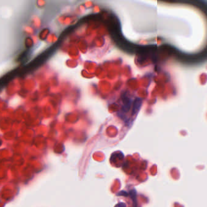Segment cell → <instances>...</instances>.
Wrapping results in <instances>:
<instances>
[{"label": "cell", "instance_id": "1", "mask_svg": "<svg viewBox=\"0 0 207 207\" xmlns=\"http://www.w3.org/2000/svg\"><path fill=\"white\" fill-rule=\"evenodd\" d=\"M69 33V31L66 29L63 34H62L61 38L59 40H58L57 42L54 44L52 45V46L49 47L48 49L44 52L41 55L38 56L37 58L34 60L32 62L30 63V64L26 65L24 67H22V69H16L12 71L10 73L6 74L4 76H3L1 79V87L3 88L4 86L9 82L11 81L16 76H24L26 74L31 73L34 71H35L36 69L38 68L42 65H43L45 61L47 60L48 58L51 57L52 54L54 53L56 50L57 49L58 47L60 46L61 41L65 38V36Z\"/></svg>", "mask_w": 207, "mask_h": 207}, {"label": "cell", "instance_id": "2", "mask_svg": "<svg viewBox=\"0 0 207 207\" xmlns=\"http://www.w3.org/2000/svg\"><path fill=\"white\" fill-rule=\"evenodd\" d=\"M138 99H137V100H136V102H135V103H134L133 111V114L136 113V112H137V111L138 110V107L140 106V105H139V103H140V102H138Z\"/></svg>", "mask_w": 207, "mask_h": 207}, {"label": "cell", "instance_id": "3", "mask_svg": "<svg viewBox=\"0 0 207 207\" xmlns=\"http://www.w3.org/2000/svg\"><path fill=\"white\" fill-rule=\"evenodd\" d=\"M115 207H126V205L124 203H119L116 205Z\"/></svg>", "mask_w": 207, "mask_h": 207}]
</instances>
